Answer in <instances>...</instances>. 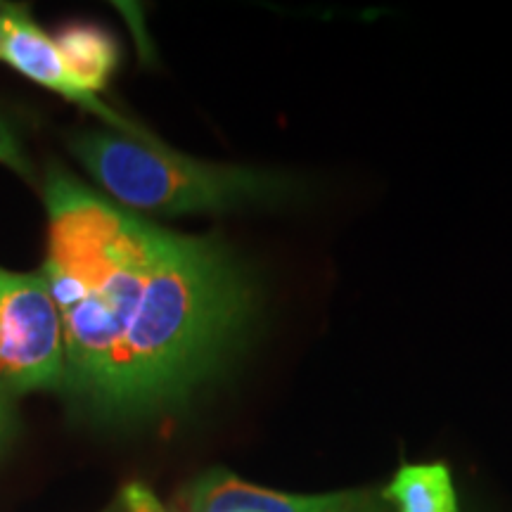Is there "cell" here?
<instances>
[{
    "instance_id": "cell-1",
    "label": "cell",
    "mask_w": 512,
    "mask_h": 512,
    "mask_svg": "<svg viewBox=\"0 0 512 512\" xmlns=\"http://www.w3.org/2000/svg\"><path fill=\"white\" fill-rule=\"evenodd\" d=\"M43 197L60 392L112 425L181 411L252 328L256 294L242 261L223 240L157 226L60 166L48 169Z\"/></svg>"
},
{
    "instance_id": "cell-2",
    "label": "cell",
    "mask_w": 512,
    "mask_h": 512,
    "mask_svg": "<svg viewBox=\"0 0 512 512\" xmlns=\"http://www.w3.org/2000/svg\"><path fill=\"white\" fill-rule=\"evenodd\" d=\"M69 150L114 202L159 216L214 214L245 207H273L302 197L304 185L280 171L211 164L181 155L162 140L121 133H81Z\"/></svg>"
},
{
    "instance_id": "cell-3",
    "label": "cell",
    "mask_w": 512,
    "mask_h": 512,
    "mask_svg": "<svg viewBox=\"0 0 512 512\" xmlns=\"http://www.w3.org/2000/svg\"><path fill=\"white\" fill-rule=\"evenodd\" d=\"M62 380V320L46 275L0 268V389L60 392Z\"/></svg>"
},
{
    "instance_id": "cell-4",
    "label": "cell",
    "mask_w": 512,
    "mask_h": 512,
    "mask_svg": "<svg viewBox=\"0 0 512 512\" xmlns=\"http://www.w3.org/2000/svg\"><path fill=\"white\" fill-rule=\"evenodd\" d=\"M178 512H392V508L375 486L313 496L280 494L216 467L185 486Z\"/></svg>"
},
{
    "instance_id": "cell-5",
    "label": "cell",
    "mask_w": 512,
    "mask_h": 512,
    "mask_svg": "<svg viewBox=\"0 0 512 512\" xmlns=\"http://www.w3.org/2000/svg\"><path fill=\"white\" fill-rule=\"evenodd\" d=\"M0 34H3V55H0V60L8 62L19 74L29 76L31 81L60 93L62 98L72 100L83 110L98 114L105 124L114 128V133L145 140V143L159 140L145 126L133 124V121L114 112L112 107H107L98 95L83 91L74 76L69 74L67 64H64L60 50H57L55 38H50L46 31L38 27L27 10L0 3Z\"/></svg>"
},
{
    "instance_id": "cell-6",
    "label": "cell",
    "mask_w": 512,
    "mask_h": 512,
    "mask_svg": "<svg viewBox=\"0 0 512 512\" xmlns=\"http://www.w3.org/2000/svg\"><path fill=\"white\" fill-rule=\"evenodd\" d=\"M69 74L83 91L98 95L119 64L117 41L95 24H69L55 38Z\"/></svg>"
},
{
    "instance_id": "cell-7",
    "label": "cell",
    "mask_w": 512,
    "mask_h": 512,
    "mask_svg": "<svg viewBox=\"0 0 512 512\" xmlns=\"http://www.w3.org/2000/svg\"><path fill=\"white\" fill-rule=\"evenodd\" d=\"M396 512H460L451 470L444 463H406L382 489Z\"/></svg>"
},
{
    "instance_id": "cell-8",
    "label": "cell",
    "mask_w": 512,
    "mask_h": 512,
    "mask_svg": "<svg viewBox=\"0 0 512 512\" xmlns=\"http://www.w3.org/2000/svg\"><path fill=\"white\" fill-rule=\"evenodd\" d=\"M0 164H5L15 174L31 181V162L24 155L22 145H19L17 136L10 131V126L5 124L3 117H0Z\"/></svg>"
},
{
    "instance_id": "cell-9",
    "label": "cell",
    "mask_w": 512,
    "mask_h": 512,
    "mask_svg": "<svg viewBox=\"0 0 512 512\" xmlns=\"http://www.w3.org/2000/svg\"><path fill=\"white\" fill-rule=\"evenodd\" d=\"M121 505H124L126 512H169L155 496V491L140 482H131L124 486V491H121Z\"/></svg>"
},
{
    "instance_id": "cell-10",
    "label": "cell",
    "mask_w": 512,
    "mask_h": 512,
    "mask_svg": "<svg viewBox=\"0 0 512 512\" xmlns=\"http://www.w3.org/2000/svg\"><path fill=\"white\" fill-rule=\"evenodd\" d=\"M12 399H15V396H10L8 392L0 389V451L10 444L12 434H15V427H17Z\"/></svg>"
},
{
    "instance_id": "cell-11",
    "label": "cell",
    "mask_w": 512,
    "mask_h": 512,
    "mask_svg": "<svg viewBox=\"0 0 512 512\" xmlns=\"http://www.w3.org/2000/svg\"><path fill=\"white\" fill-rule=\"evenodd\" d=\"M0 55H3V34H0Z\"/></svg>"
}]
</instances>
